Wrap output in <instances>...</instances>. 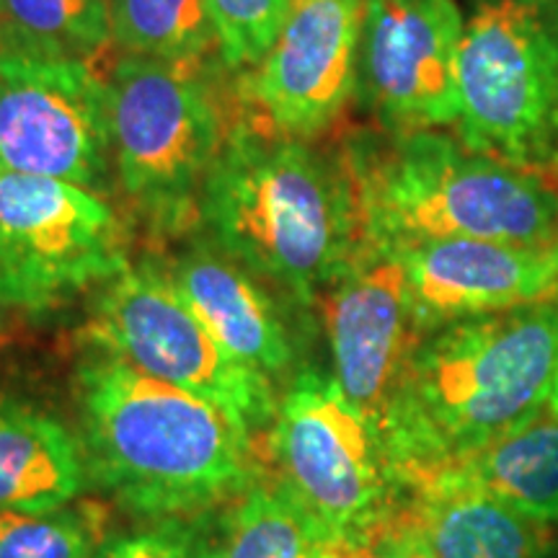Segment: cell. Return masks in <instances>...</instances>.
Instances as JSON below:
<instances>
[{"instance_id":"cell-1","label":"cell","mask_w":558,"mask_h":558,"mask_svg":"<svg viewBox=\"0 0 558 558\" xmlns=\"http://www.w3.org/2000/svg\"><path fill=\"white\" fill-rule=\"evenodd\" d=\"M556 375L558 300L424 331L380 429L407 492L546 409Z\"/></svg>"},{"instance_id":"cell-2","label":"cell","mask_w":558,"mask_h":558,"mask_svg":"<svg viewBox=\"0 0 558 558\" xmlns=\"http://www.w3.org/2000/svg\"><path fill=\"white\" fill-rule=\"evenodd\" d=\"M207 239L300 308H313L365 243L344 153L233 122L199 192Z\"/></svg>"},{"instance_id":"cell-3","label":"cell","mask_w":558,"mask_h":558,"mask_svg":"<svg viewBox=\"0 0 558 558\" xmlns=\"http://www.w3.org/2000/svg\"><path fill=\"white\" fill-rule=\"evenodd\" d=\"M88 473L130 512L177 518L241 497L251 437L190 390L90 349L75 369Z\"/></svg>"},{"instance_id":"cell-4","label":"cell","mask_w":558,"mask_h":558,"mask_svg":"<svg viewBox=\"0 0 558 558\" xmlns=\"http://www.w3.org/2000/svg\"><path fill=\"white\" fill-rule=\"evenodd\" d=\"M367 243L484 239L556 246L558 184L439 130H386L347 143Z\"/></svg>"},{"instance_id":"cell-5","label":"cell","mask_w":558,"mask_h":558,"mask_svg":"<svg viewBox=\"0 0 558 558\" xmlns=\"http://www.w3.org/2000/svg\"><path fill=\"white\" fill-rule=\"evenodd\" d=\"M277 478L347 556H362L403 512L409 492L369 418L331 373L292 375L269 427Z\"/></svg>"},{"instance_id":"cell-6","label":"cell","mask_w":558,"mask_h":558,"mask_svg":"<svg viewBox=\"0 0 558 558\" xmlns=\"http://www.w3.org/2000/svg\"><path fill=\"white\" fill-rule=\"evenodd\" d=\"M458 90L469 148L558 184V0H481Z\"/></svg>"},{"instance_id":"cell-7","label":"cell","mask_w":558,"mask_h":558,"mask_svg":"<svg viewBox=\"0 0 558 558\" xmlns=\"http://www.w3.org/2000/svg\"><path fill=\"white\" fill-rule=\"evenodd\" d=\"M107 88L122 192L156 228L186 226L228 132L209 78L199 62L122 54Z\"/></svg>"},{"instance_id":"cell-8","label":"cell","mask_w":558,"mask_h":558,"mask_svg":"<svg viewBox=\"0 0 558 558\" xmlns=\"http://www.w3.org/2000/svg\"><path fill=\"white\" fill-rule=\"evenodd\" d=\"M83 337L94 349L120 354L153 378L213 403L251 439L275 422V383L235 360L205 329L158 264L128 267L104 284Z\"/></svg>"},{"instance_id":"cell-9","label":"cell","mask_w":558,"mask_h":558,"mask_svg":"<svg viewBox=\"0 0 558 558\" xmlns=\"http://www.w3.org/2000/svg\"><path fill=\"white\" fill-rule=\"evenodd\" d=\"M128 267V230L94 190L0 173V308L52 311Z\"/></svg>"},{"instance_id":"cell-10","label":"cell","mask_w":558,"mask_h":558,"mask_svg":"<svg viewBox=\"0 0 558 558\" xmlns=\"http://www.w3.org/2000/svg\"><path fill=\"white\" fill-rule=\"evenodd\" d=\"M111 163L109 88L94 65L0 47V173L96 192Z\"/></svg>"},{"instance_id":"cell-11","label":"cell","mask_w":558,"mask_h":558,"mask_svg":"<svg viewBox=\"0 0 558 558\" xmlns=\"http://www.w3.org/2000/svg\"><path fill=\"white\" fill-rule=\"evenodd\" d=\"M463 32L456 0H365L357 90L383 128H456Z\"/></svg>"},{"instance_id":"cell-12","label":"cell","mask_w":558,"mask_h":558,"mask_svg":"<svg viewBox=\"0 0 558 558\" xmlns=\"http://www.w3.org/2000/svg\"><path fill=\"white\" fill-rule=\"evenodd\" d=\"M365 0H292L275 45L243 81L254 120L277 135L313 140L357 90Z\"/></svg>"},{"instance_id":"cell-13","label":"cell","mask_w":558,"mask_h":558,"mask_svg":"<svg viewBox=\"0 0 558 558\" xmlns=\"http://www.w3.org/2000/svg\"><path fill=\"white\" fill-rule=\"evenodd\" d=\"M320 305L333 380L380 435L403 369L422 337L411 311L401 254L365 241L326 288Z\"/></svg>"},{"instance_id":"cell-14","label":"cell","mask_w":558,"mask_h":558,"mask_svg":"<svg viewBox=\"0 0 558 558\" xmlns=\"http://www.w3.org/2000/svg\"><path fill=\"white\" fill-rule=\"evenodd\" d=\"M401 254L418 331L558 300V243L442 239Z\"/></svg>"},{"instance_id":"cell-15","label":"cell","mask_w":558,"mask_h":558,"mask_svg":"<svg viewBox=\"0 0 558 558\" xmlns=\"http://www.w3.org/2000/svg\"><path fill=\"white\" fill-rule=\"evenodd\" d=\"M171 288L205 329L256 373L275 383L295 365V341L282 308L262 279L209 241L192 243L169 267Z\"/></svg>"},{"instance_id":"cell-16","label":"cell","mask_w":558,"mask_h":558,"mask_svg":"<svg viewBox=\"0 0 558 558\" xmlns=\"http://www.w3.org/2000/svg\"><path fill=\"white\" fill-rule=\"evenodd\" d=\"M403 514L437 558H554V525L458 486H422Z\"/></svg>"},{"instance_id":"cell-17","label":"cell","mask_w":558,"mask_h":558,"mask_svg":"<svg viewBox=\"0 0 558 558\" xmlns=\"http://www.w3.org/2000/svg\"><path fill=\"white\" fill-rule=\"evenodd\" d=\"M88 476L81 439L65 424L0 396V514L65 507Z\"/></svg>"},{"instance_id":"cell-18","label":"cell","mask_w":558,"mask_h":558,"mask_svg":"<svg viewBox=\"0 0 558 558\" xmlns=\"http://www.w3.org/2000/svg\"><path fill=\"white\" fill-rule=\"evenodd\" d=\"M422 486L473 488L558 525V416L546 407Z\"/></svg>"},{"instance_id":"cell-19","label":"cell","mask_w":558,"mask_h":558,"mask_svg":"<svg viewBox=\"0 0 558 558\" xmlns=\"http://www.w3.org/2000/svg\"><path fill=\"white\" fill-rule=\"evenodd\" d=\"M213 558H354L341 550L282 481H251L228 512Z\"/></svg>"},{"instance_id":"cell-20","label":"cell","mask_w":558,"mask_h":558,"mask_svg":"<svg viewBox=\"0 0 558 558\" xmlns=\"http://www.w3.org/2000/svg\"><path fill=\"white\" fill-rule=\"evenodd\" d=\"M0 45L90 62L111 45L109 0H0Z\"/></svg>"},{"instance_id":"cell-21","label":"cell","mask_w":558,"mask_h":558,"mask_svg":"<svg viewBox=\"0 0 558 558\" xmlns=\"http://www.w3.org/2000/svg\"><path fill=\"white\" fill-rule=\"evenodd\" d=\"M111 45L124 54L202 62L218 50L207 0H109Z\"/></svg>"},{"instance_id":"cell-22","label":"cell","mask_w":558,"mask_h":558,"mask_svg":"<svg viewBox=\"0 0 558 558\" xmlns=\"http://www.w3.org/2000/svg\"><path fill=\"white\" fill-rule=\"evenodd\" d=\"M96 520L70 505L0 514V558H96Z\"/></svg>"},{"instance_id":"cell-23","label":"cell","mask_w":558,"mask_h":558,"mask_svg":"<svg viewBox=\"0 0 558 558\" xmlns=\"http://www.w3.org/2000/svg\"><path fill=\"white\" fill-rule=\"evenodd\" d=\"M218 32V54L228 68H254L282 32L292 0H207Z\"/></svg>"},{"instance_id":"cell-24","label":"cell","mask_w":558,"mask_h":558,"mask_svg":"<svg viewBox=\"0 0 558 558\" xmlns=\"http://www.w3.org/2000/svg\"><path fill=\"white\" fill-rule=\"evenodd\" d=\"M96 558H213L209 546L181 530H153L109 543Z\"/></svg>"},{"instance_id":"cell-25","label":"cell","mask_w":558,"mask_h":558,"mask_svg":"<svg viewBox=\"0 0 558 558\" xmlns=\"http://www.w3.org/2000/svg\"><path fill=\"white\" fill-rule=\"evenodd\" d=\"M357 558H437L414 522L399 514Z\"/></svg>"},{"instance_id":"cell-26","label":"cell","mask_w":558,"mask_h":558,"mask_svg":"<svg viewBox=\"0 0 558 558\" xmlns=\"http://www.w3.org/2000/svg\"><path fill=\"white\" fill-rule=\"evenodd\" d=\"M548 409L554 411V414L558 416V375L554 380V388H550V396H548Z\"/></svg>"},{"instance_id":"cell-27","label":"cell","mask_w":558,"mask_h":558,"mask_svg":"<svg viewBox=\"0 0 558 558\" xmlns=\"http://www.w3.org/2000/svg\"><path fill=\"white\" fill-rule=\"evenodd\" d=\"M0 333H3V318H0Z\"/></svg>"},{"instance_id":"cell-28","label":"cell","mask_w":558,"mask_h":558,"mask_svg":"<svg viewBox=\"0 0 558 558\" xmlns=\"http://www.w3.org/2000/svg\"><path fill=\"white\" fill-rule=\"evenodd\" d=\"M0 47H3V45H0Z\"/></svg>"},{"instance_id":"cell-29","label":"cell","mask_w":558,"mask_h":558,"mask_svg":"<svg viewBox=\"0 0 558 558\" xmlns=\"http://www.w3.org/2000/svg\"><path fill=\"white\" fill-rule=\"evenodd\" d=\"M354 558H357V556H354Z\"/></svg>"}]
</instances>
